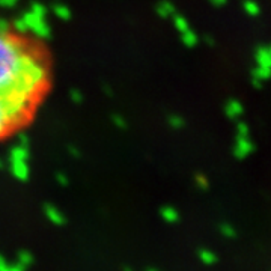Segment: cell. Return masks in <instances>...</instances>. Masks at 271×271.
Masks as SVG:
<instances>
[{
    "mask_svg": "<svg viewBox=\"0 0 271 271\" xmlns=\"http://www.w3.org/2000/svg\"><path fill=\"white\" fill-rule=\"evenodd\" d=\"M29 44L20 35H0V100L11 95Z\"/></svg>",
    "mask_w": 271,
    "mask_h": 271,
    "instance_id": "obj_1",
    "label": "cell"
},
{
    "mask_svg": "<svg viewBox=\"0 0 271 271\" xmlns=\"http://www.w3.org/2000/svg\"><path fill=\"white\" fill-rule=\"evenodd\" d=\"M21 18L26 26V33L33 35V38L49 39L52 36V27L47 23V17H39V15H35L30 11H27L21 15Z\"/></svg>",
    "mask_w": 271,
    "mask_h": 271,
    "instance_id": "obj_2",
    "label": "cell"
},
{
    "mask_svg": "<svg viewBox=\"0 0 271 271\" xmlns=\"http://www.w3.org/2000/svg\"><path fill=\"white\" fill-rule=\"evenodd\" d=\"M9 170L11 175L18 179L20 183H26L30 178V167H29V161H23V160H12L9 161Z\"/></svg>",
    "mask_w": 271,
    "mask_h": 271,
    "instance_id": "obj_3",
    "label": "cell"
},
{
    "mask_svg": "<svg viewBox=\"0 0 271 271\" xmlns=\"http://www.w3.org/2000/svg\"><path fill=\"white\" fill-rule=\"evenodd\" d=\"M42 212H44V217L55 226H64L67 223L65 214L58 206H55L53 203H44L42 205Z\"/></svg>",
    "mask_w": 271,
    "mask_h": 271,
    "instance_id": "obj_4",
    "label": "cell"
},
{
    "mask_svg": "<svg viewBox=\"0 0 271 271\" xmlns=\"http://www.w3.org/2000/svg\"><path fill=\"white\" fill-rule=\"evenodd\" d=\"M155 14L163 20H169L176 14V9H175L173 3H170L169 0H160L155 6Z\"/></svg>",
    "mask_w": 271,
    "mask_h": 271,
    "instance_id": "obj_5",
    "label": "cell"
},
{
    "mask_svg": "<svg viewBox=\"0 0 271 271\" xmlns=\"http://www.w3.org/2000/svg\"><path fill=\"white\" fill-rule=\"evenodd\" d=\"M160 217L163 218V221L172 224V223H178L181 215H179V211L172 206V205H164L160 208Z\"/></svg>",
    "mask_w": 271,
    "mask_h": 271,
    "instance_id": "obj_6",
    "label": "cell"
},
{
    "mask_svg": "<svg viewBox=\"0 0 271 271\" xmlns=\"http://www.w3.org/2000/svg\"><path fill=\"white\" fill-rule=\"evenodd\" d=\"M29 146H23V145H15L11 148L9 151V161L12 160H23V161H29Z\"/></svg>",
    "mask_w": 271,
    "mask_h": 271,
    "instance_id": "obj_7",
    "label": "cell"
},
{
    "mask_svg": "<svg viewBox=\"0 0 271 271\" xmlns=\"http://www.w3.org/2000/svg\"><path fill=\"white\" fill-rule=\"evenodd\" d=\"M52 11H53L55 17L59 18V20H62V21H68V20H71V17H72V11H71L67 5H64V3H56V5H53Z\"/></svg>",
    "mask_w": 271,
    "mask_h": 271,
    "instance_id": "obj_8",
    "label": "cell"
},
{
    "mask_svg": "<svg viewBox=\"0 0 271 271\" xmlns=\"http://www.w3.org/2000/svg\"><path fill=\"white\" fill-rule=\"evenodd\" d=\"M198 256H199V259H201V262L203 265H214V264L218 262V256L209 249H201L198 252Z\"/></svg>",
    "mask_w": 271,
    "mask_h": 271,
    "instance_id": "obj_9",
    "label": "cell"
},
{
    "mask_svg": "<svg viewBox=\"0 0 271 271\" xmlns=\"http://www.w3.org/2000/svg\"><path fill=\"white\" fill-rule=\"evenodd\" d=\"M17 262L21 265V267H24L26 270L27 268H30L32 265H33V262H35V256H33V253L30 252V250H20L18 253H17Z\"/></svg>",
    "mask_w": 271,
    "mask_h": 271,
    "instance_id": "obj_10",
    "label": "cell"
},
{
    "mask_svg": "<svg viewBox=\"0 0 271 271\" xmlns=\"http://www.w3.org/2000/svg\"><path fill=\"white\" fill-rule=\"evenodd\" d=\"M0 271H27L18 262H9L2 253H0Z\"/></svg>",
    "mask_w": 271,
    "mask_h": 271,
    "instance_id": "obj_11",
    "label": "cell"
},
{
    "mask_svg": "<svg viewBox=\"0 0 271 271\" xmlns=\"http://www.w3.org/2000/svg\"><path fill=\"white\" fill-rule=\"evenodd\" d=\"M8 131H11V127H9V122L6 119L2 101H0V137H3L5 134H8Z\"/></svg>",
    "mask_w": 271,
    "mask_h": 271,
    "instance_id": "obj_12",
    "label": "cell"
},
{
    "mask_svg": "<svg viewBox=\"0 0 271 271\" xmlns=\"http://www.w3.org/2000/svg\"><path fill=\"white\" fill-rule=\"evenodd\" d=\"M173 24H175V29L179 32V33H183V32H186V30H189L190 29V26H189V21L183 17V15H178V14H175L173 17Z\"/></svg>",
    "mask_w": 271,
    "mask_h": 271,
    "instance_id": "obj_13",
    "label": "cell"
},
{
    "mask_svg": "<svg viewBox=\"0 0 271 271\" xmlns=\"http://www.w3.org/2000/svg\"><path fill=\"white\" fill-rule=\"evenodd\" d=\"M181 41H183V44L187 45V47H193V45L198 42V36L189 29V30H186V32L181 33Z\"/></svg>",
    "mask_w": 271,
    "mask_h": 271,
    "instance_id": "obj_14",
    "label": "cell"
},
{
    "mask_svg": "<svg viewBox=\"0 0 271 271\" xmlns=\"http://www.w3.org/2000/svg\"><path fill=\"white\" fill-rule=\"evenodd\" d=\"M29 11L32 14H35V15H39V17H47V14H49L47 8H45V5H42L39 2H32Z\"/></svg>",
    "mask_w": 271,
    "mask_h": 271,
    "instance_id": "obj_15",
    "label": "cell"
},
{
    "mask_svg": "<svg viewBox=\"0 0 271 271\" xmlns=\"http://www.w3.org/2000/svg\"><path fill=\"white\" fill-rule=\"evenodd\" d=\"M167 124L173 128V130H179V128H183L184 127V119L181 118L179 115H169L167 116Z\"/></svg>",
    "mask_w": 271,
    "mask_h": 271,
    "instance_id": "obj_16",
    "label": "cell"
},
{
    "mask_svg": "<svg viewBox=\"0 0 271 271\" xmlns=\"http://www.w3.org/2000/svg\"><path fill=\"white\" fill-rule=\"evenodd\" d=\"M69 100L75 104H81L84 101V95L80 89H71L69 90Z\"/></svg>",
    "mask_w": 271,
    "mask_h": 271,
    "instance_id": "obj_17",
    "label": "cell"
},
{
    "mask_svg": "<svg viewBox=\"0 0 271 271\" xmlns=\"http://www.w3.org/2000/svg\"><path fill=\"white\" fill-rule=\"evenodd\" d=\"M220 232L226 238H235V229L232 228L231 224H221L220 226Z\"/></svg>",
    "mask_w": 271,
    "mask_h": 271,
    "instance_id": "obj_18",
    "label": "cell"
},
{
    "mask_svg": "<svg viewBox=\"0 0 271 271\" xmlns=\"http://www.w3.org/2000/svg\"><path fill=\"white\" fill-rule=\"evenodd\" d=\"M11 32H12L11 21H8L3 17H0V35H6V33H11Z\"/></svg>",
    "mask_w": 271,
    "mask_h": 271,
    "instance_id": "obj_19",
    "label": "cell"
},
{
    "mask_svg": "<svg viewBox=\"0 0 271 271\" xmlns=\"http://www.w3.org/2000/svg\"><path fill=\"white\" fill-rule=\"evenodd\" d=\"M55 178H56V183H58L59 186H62V187H67V186L69 184V178H68L65 173H62V172H61V173H56Z\"/></svg>",
    "mask_w": 271,
    "mask_h": 271,
    "instance_id": "obj_20",
    "label": "cell"
},
{
    "mask_svg": "<svg viewBox=\"0 0 271 271\" xmlns=\"http://www.w3.org/2000/svg\"><path fill=\"white\" fill-rule=\"evenodd\" d=\"M112 121H113V124H115L118 128H127V121H125L124 116H121V115H113V116H112Z\"/></svg>",
    "mask_w": 271,
    "mask_h": 271,
    "instance_id": "obj_21",
    "label": "cell"
},
{
    "mask_svg": "<svg viewBox=\"0 0 271 271\" xmlns=\"http://www.w3.org/2000/svg\"><path fill=\"white\" fill-rule=\"evenodd\" d=\"M17 143H18V145H23V146H29V145H30L29 136H27L26 133H20V134H18V139H17Z\"/></svg>",
    "mask_w": 271,
    "mask_h": 271,
    "instance_id": "obj_22",
    "label": "cell"
},
{
    "mask_svg": "<svg viewBox=\"0 0 271 271\" xmlns=\"http://www.w3.org/2000/svg\"><path fill=\"white\" fill-rule=\"evenodd\" d=\"M18 0H0V8H5V9H11L14 6H17Z\"/></svg>",
    "mask_w": 271,
    "mask_h": 271,
    "instance_id": "obj_23",
    "label": "cell"
},
{
    "mask_svg": "<svg viewBox=\"0 0 271 271\" xmlns=\"http://www.w3.org/2000/svg\"><path fill=\"white\" fill-rule=\"evenodd\" d=\"M196 184H198L199 187L205 189V187H206V178H203V176H196Z\"/></svg>",
    "mask_w": 271,
    "mask_h": 271,
    "instance_id": "obj_24",
    "label": "cell"
},
{
    "mask_svg": "<svg viewBox=\"0 0 271 271\" xmlns=\"http://www.w3.org/2000/svg\"><path fill=\"white\" fill-rule=\"evenodd\" d=\"M69 151H71V154H74V155H75V158H77V157H80V152H78L74 146H72V148H69Z\"/></svg>",
    "mask_w": 271,
    "mask_h": 271,
    "instance_id": "obj_25",
    "label": "cell"
},
{
    "mask_svg": "<svg viewBox=\"0 0 271 271\" xmlns=\"http://www.w3.org/2000/svg\"><path fill=\"white\" fill-rule=\"evenodd\" d=\"M5 167V163H3V160L2 158H0V170H2Z\"/></svg>",
    "mask_w": 271,
    "mask_h": 271,
    "instance_id": "obj_26",
    "label": "cell"
},
{
    "mask_svg": "<svg viewBox=\"0 0 271 271\" xmlns=\"http://www.w3.org/2000/svg\"><path fill=\"white\" fill-rule=\"evenodd\" d=\"M124 271H133L128 265H124Z\"/></svg>",
    "mask_w": 271,
    "mask_h": 271,
    "instance_id": "obj_27",
    "label": "cell"
},
{
    "mask_svg": "<svg viewBox=\"0 0 271 271\" xmlns=\"http://www.w3.org/2000/svg\"><path fill=\"white\" fill-rule=\"evenodd\" d=\"M146 271H160V270H157V268H148Z\"/></svg>",
    "mask_w": 271,
    "mask_h": 271,
    "instance_id": "obj_28",
    "label": "cell"
},
{
    "mask_svg": "<svg viewBox=\"0 0 271 271\" xmlns=\"http://www.w3.org/2000/svg\"><path fill=\"white\" fill-rule=\"evenodd\" d=\"M212 2H214V3H221L223 0H212Z\"/></svg>",
    "mask_w": 271,
    "mask_h": 271,
    "instance_id": "obj_29",
    "label": "cell"
}]
</instances>
